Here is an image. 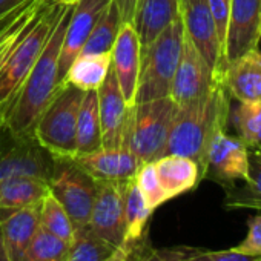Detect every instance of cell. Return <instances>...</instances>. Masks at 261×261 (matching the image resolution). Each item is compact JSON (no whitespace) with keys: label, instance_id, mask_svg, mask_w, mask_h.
<instances>
[{"label":"cell","instance_id":"23","mask_svg":"<svg viewBox=\"0 0 261 261\" xmlns=\"http://www.w3.org/2000/svg\"><path fill=\"white\" fill-rule=\"evenodd\" d=\"M154 211H151L142 192L136 183V178L127 181L123 198V218H124V237L123 247L136 249L143 240H146V229L149 218Z\"/></svg>","mask_w":261,"mask_h":261},{"label":"cell","instance_id":"31","mask_svg":"<svg viewBox=\"0 0 261 261\" xmlns=\"http://www.w3.org/2000/svg\"><path fill=\"white\" fill-rule=\"evenodd\" d=\"M40 214V227L48 230L49 233L62 238L66 243H71L75 235V227L63 209V206L57 201V198L48 192L39 207Z\"/></svg>","mask_w":261,"mask_h":261},{"label":"cell","instance_id":"22","mask_svg":"<svg viewBox=\"0 0 261 261\" xmlns=\"http://www.w3.org/2000/svg\"><path fill=\"white\" fill-rule=\"evenodd\" d=\"M180 0H140L133 25L142 46L149 45L178 17Z\"/></svg>","mask_w":261,"mask_h":261},{"label":"cell","instance_id":"16","mask_svg":"<svg viewBox=\"0 0 261 261\" xmlns=\"http://www.w3.org/2000/svg\"><path fill=\"white\" fill-rule=\"evenodd\" d=\"M97 97H98L103 148L106 149L123 148L130 108L124 101V97L120 91L118 82L112 69H109L105 82L98 86Z\"/></svg>","mask_w":261,"mask_h":261},{"label":"cell","instance_id":"11","mask_svg":"<svg viewBox=\"0 0 261 261\" xmlns=\"http://www.w3.org/2000/svg\"><path fill=\"white\" fill-rule=\"evenodd\" d=\"M126 185L127 181H97V195L86 226L94 235L117 249H124L123 198Z\"/></svg>","mask_w":261,"mask_h":261},{"label":"cell","instance_id":"25","mask_svg":"<svg viewBox=\"0 0 261 261\" xmlns=\"http://www.w3.org/2000/svg\"><path fill=\"white\" fill-rule=\"evenodd\" d=\"M75 139H77V155L89 154L103 148L97 89L85 91L79 109V117H77Z\"/></svg>","mask_w":261,"mask_h":261},{"label":"cell","instance_id":"39","mask_svg":"<svg viewBox=\"0 0 261 261\" xmlns=\"http://www.w3.org/2000/svg\"><path fill=\"white\" fill-rule=\"evenodd\" d=\"M133 250L134 249H120V252L117 253V256L112 261H130V256H133Z\"/></svg>","mask_w":261,"mask_h":261},{"label":"cell","instance_id":"42","mask_svg":"<svg viewBox=\"0 0 261 261\" xmlns=\"http://www.w3.org/2000/svg\"><path fill=\"white\" fill-rule=\"evenodd\" d=\"M7 45H8V43H7ZM7 45H5V46H7ZM5 46H4V48H5ZM4 48L0 49V53L4 51ZM0 121H4V106H0Z\"/></svg>","mask_w":261,"mask_h":261},{"label":"cell","instance_id":"14","mask_svg":"<svg viewBox=\"0 0 261 261\" xmlns=\"http://www.w3.org/2000/svg\"><path fill=\"white\" fill-rule=\"evenodd\" d=\"M111 2L112 0H77L74 4L59 57V85Z\"/></svg>","mask_w":261,"mask_h":261},{"label":"cell","instance_id":"3","mask_svg":"<svg viewBox=\"0 0 261 261\" xmlns=\"http://www.w3.org/2000/svg\"><path fill=\"white\" fill-rule=\"evenodd\" d=\"M65 5L45 0L0 56V106H7L40 57Z\"/></svg>","mask_w":261,"mask_h":261},{"label":"cell","instance_id":"15","mask_svg":"<svg viewBox=\"0 0 261 261\" xmlns=\"http://www.w3.org/2000/svg\"><path fill=\"white\" fill-rule=\"evenodd\" d=\"M261 40V0H229L226 60L258 46Z\"/></svg>","mask_w":261,"mask_h":261},{"label":"cell","instance_id":"5","mask_svg":"<svg viewBox=\"0 0 261 261\" xmlns=\"http://www.w3.org/2000/svg\"><path fill=\"white\" fill-rule=\"evenodd\" d=\"M177 108L171 97L136 103L129 109L123 148L143 163L163 157Z\"/></svg>","mask_w":261,"mask_h":261},{"label":"cell","instance_id":"29","mask_svg":"<svg viewBox=\"0 0 261 261\" xmlns=\"http://www.w3.org/2000/svg\"><path fill=\"white\" fill-rule=\"evenodd\" d=\"M120 249L94 235L88 227L75 230L65 261H112Z\"/></svg>","mask_w":261,"mask_h":261},{"label":"cell","instance_id":"21","mask_svg":"<svg viewBox=\"0 0 261 261\" xmlns=\"http://www.w3.org/2000/svg\"><path fill=\"white\" fill-rule=\"evenodd\" d=\"M160 185L168 200L189 192L203 180L198 165L181 155H163L154 162Z\"/></svg>","mask_w":261,"mask_h":261},{"label":"cell","instance_id":"40","mask_svg":"<svg viewBox=\"0 0 261 261\" xmlns=\"http://www.w3.org/2000/svg\"><path fill=\"white\" fill-rule=\"evenodd\" d=\"M0 261H11L10 256H8L5 243H4V240H2V235H0Z\"/></svg>","mask_w":261,"mask_h":261},{"label":"cell","instance_id":"28","mask_svg":"<svg viewBox=\"0 0 261 261\" xmlns=\"http://www.w3.org/2000/svg\"><path fill=\"white\" fill-rule=\"evenodd\" d=\"M229 124L237 130V137L249 151H261V100L238 101L237 108H230Z\"/></svg>","mask_w":261,"mask_h":261},{"label":"cell","instance_id":"6","mask_svg":"<svg viewBox=\"0 0 261 261\" xmlns=\"http://www.w3.org/2000/svg\"><path fill=\"white\" fill-rule=\"evenodd\" d=\"M85 91L62 82L51 101L34 124V139L53 155L72 159L77 155V117Z\"/></svg>","mask_w":261,"mask_h":261},{"label":"cell","instance_id":"10","mask_svg":"<svg viewBox=\"0 0 261 261\" xmlns=\"http://www.w3.org/2000/svg\"><path fill=\"white\" fill-rule=\"evenodd\" d=\"M249 172V149L227 130H218L214 136L204 162V177L218 183L223 189L233 186L238 180H246Z\"/></svg>","mask_w":261,"mask_h":261},{"label":"cell","instance_id":"36","mask_svg":"<svg viewBox=\"0 0 261 261\" xmlns=\"http://www.w3.org/2000/svg\"><path fill=\"white\" fill-rule=\"evenodd\" d=\"M232 249L243 255L261 258V214L249 220V230L246 238Z\"/></svg>","mask_w":261,"mask_h":261},{"label":"cell","instance_id":"9","mask_svg":"<svg viewBox=\"0 0 261 261\" xmlns=\"http://www.w3.org/2000/svg\"><path fill=\"white\" fill-rule=\"evenodd\" d=\"M178 14L186 36L212 68L214 77L221 80L227 63L217 37L207 0H180Z\"/></svg>","mask_w":261,"mask_h":261},{"label":"cell","instance_id":"4","mask_svg":"<svg viewBox=\"0 0 261 261\" xmlns=\"http://www.w3.org/2000/svg\"><path fill=\"white\" fill-rule=\"evenodd\" d=\"M183 23L178 17L149 45L142 46L136 103L171 97L174 75L183 46Z\"/></svg>","mask_w":261,"mask_h":261},{"label":"cell","instance_id":"32","mask_svg":"<svg viewBox=\"0 0 261 261\" xmlns=\"http://www.w3.org/2000/svg\"><path fill=\"white\" fill-rule=\"evenodd\" d=\"M69 243L39 227L20 261H65Z\"/></svg>","mask_w":261,"mask_h":261},{"label":"cell","instance_id":"34","mask_svg":"<svg viewBox=\"0 0 261 261\" xmlns=\"http://www.w3.org/2000/svg\"><path fill=\"white\" fill-rule=\"evenodd\" d=\"M136 183L142 192L146 206L151 211H155L159 206L168 201V197L160 185L154 162H146L140 166V169L136 174Z\"/></svg>","mask_w":261,"mask_h":261},{"label":"cell","instance_id":"18","mask_svg":"<svg viewBox=\"0 0 261 261\" xmlns=\"http://www.w3.org/2000/svg\"><path fill=\"white\" fill-rule=\"evenodd\" d=\"M229 95L237 101L261 100V53L253 48L227 62L221 77Z\"/></svg>","mask_w":261,"mask_h":261},{"label":"cell","instance_id":"26","mask_svg":"<svg viewBox=\"0 0 261 261\" xmlns=\"http://www.w3.org/2000/svg\"><path fill=\"white\" fill-rule=\"evenodd\" d=\"M226 209L261 211V151H249V172L244 185L224 189Z\"/></svg>","mask_w":261,"mask_h":261},{"label":"cell","instance_id":"20","mask_svg":"<svg viewBox=\"0 0 261 261\" xmlns=\"http://www.w3.org/2000/svg\"><path fill=\"white\" fill-rule=\"evenodd\" d=\"M130 261H261V258L243 255L233 249L209 250L191 246L154 249L145 240L137 246V249L133 250Z\"/></svg>","mask_w":261,"mask_h":261},{"label":"cell","instance_id":"17","mask_svg":"<svg viewBox=\"0 0 261 261\" xmlns=\"http://www.w3.org/2000/svg\"><path fill=\"white\" fill-rule=\"evenodd\" d=\"M72 160L97 181H129L136 178L137 171L143 165L139 157L124 148H101L89 154L75 155Z\"/></svg>","mask_w":261,"mask_h":261},{"label":"cell","instance_id":"24","mask_svg":"<svg viewBox=\"0 0 261 261\" xmlns=\"http://www.w3.org/2000/svg\"><path fill=\"white\" fill-rule=\"evenodd\" d=\"M49 192L48 180L17 175L0 181V209H20L40 206Z\"/></svg>","mask_w":261,"mask_h":261},{"label":"cell","instance_id":"37","mask_svg":"<svg viewBox=\"0 0 261 261\" xmlns=\"http://www.w3.org/2000/svg\"><path fill=\"white\" fill-rule=\"evenodd\" d=\"M115 4L118 13H120V19L123 23H133L134 20V14L137 10V5L140 0H112Z\"/></svg>","mask_w":261,"mask_h":261},{"label":"cell","instance_id":"38","mask_svg":"<svg viewBox=\"0 0 261 261\" xmlns=\"http://www.w3.org/2000/svg\"><path fill=\"white\" fill-rule=\"evenodd\" d=\"M27 0H0V17L5 16L7 13L16 10L22 4H25Z\"/></svg>","mask_w":261,"mask_h":261},{"label":"cell","instance_id":"30","mask_svg":"<svg viewBox=\"0 0 261 261\" xmlns=\"http://www.w3.org/2000/svg\"><path fill=\"white\" fill-rule=\"evenodd\" d=\"M121 23L123 22L120 19V13H118L115 4L111 2L109 7L101 14V17L98 19L94 30L91 31V34H89L88 40L85 42L80 54H106V53H111Z\"/></svg>","mask_w":261,"mask_h":261},{"label":"cell","instance_id":"35","mask_svg":"<svg viewBox=\"0 0 261 261\" xmlns=\"http://www.w3.org/2000/svg\"><path fill=\"white\" fill-rule=\"evenodd\" d=\"M209 10L215 23L217 37L226 60V39H227V27H229V0H207ZM227 63V60H226Z\"/></svg>","mask_w":261,"mask_h":261},{"label":"cell","instance_id":"7","mask_svg":"<svg viewBox=\"0 0 261 261\" xmlns=\"http://www.w3.org/2000/svg\"><path fill=\"white\" fill-rule=\"evenodd\" d=\"M48 185L49 192L68 212L75 230L85 229L97 195V180L83 171L72 159L54 157Z\"/></svg>","mask_w":261,"mask_h":261},{"label":"cell","instance_id":"19","mask_svg":"<svg viewBox=\"0 0 261 261\" xmlns=\"http://www.w3.org/2000/svg\"><path fill=\"white\" fill-rule=\"evenodd\" d=\"M40 206L0 209V235L11 261H20L40 227Z\"/></svg>","mask_w":261,"mask_h":261},{"label":"cell","instance_id":"1","mask_svg":"<svg viewBox=\"0 0 261 261\" xmlns=\"http://www.w3.org/2000/svg\"><path fill=\"white\" fill-rule=\"evenodd\" d=\"M72 7L65 5L40 57L4 108L5 124L17 137H34V124L59 88V57Z\"/></svg>","mask_w":261,"mask_h":261},{"label":"cell","instance_id":"33","mask_svg":"<svg viewBox=\"0 0 261 261\" xmlns=\"http://www.w3.org/2000/svg\"><path fill=\"white\" fill-rule=\"evenodd\" d=\"M43 2L45 0H27L16 10L0 17V49L23 30V27L31 20V17L36 14Z\"/></svg>","mask_w":261,"mask_h":261},{"label":"cell","instance_id":"27","mask_svg":"<svg viewBox=\"0 0 261 261\" xmlns=\"http://www.w3.org/2000/svg\"><path fill=\"white\" fill-rule=\"evenodd\" d=\"M111 69V53L80 54L74 59L63 82H68L82 91L98 89Z\"/></svg>","mask_w":261,"mask_h":261},{"label":"cell","instance_id":"2","mask_svg":"<svg viewBox=\"0 0 261 261\" xmlns=\"http://www.w3.org/2000/svg\"><path fill=\"white\" fill-rule=\"evenodd\" d=\"M229 112L230 95L223 82L215 77V83L206 95L177 108L163 155H181L194 160L204 177L207 148L218 130H227Z\"/></svg>","mask_w":261,"mask_h":261},{"label":"cell","instance_id":"8","mask_svg":"<svg viewBox=\"0 0 261 261\" xmlns=\"http://www.w3.org/2000/svg\"><path fill=\"white\" fill-rule=\"evenodd\" d=\"M54 157L34 139L11 134L7 124L0 130V181L17 175L49 180Z\"/></svg>","mask_w":261,"mask_h":261},{"label":"cell","instance_id":"41","mask_svg":"<svg viewBox=\"0 0 261 261\" xmlns=\"http://www.w3.org/2000/svg\"><path fill=\"white\" fill-rule=\"evenodd\" d=\"M60 4H63V5H74L77 0H59Z\"/></svg>","mask_w":261,"mask_h":261},{"label":"cell","instance_id":"13","mask_svg":"<svg viewBox=\"0 0 261 261\" xmlns=\"http://www.w3.org/2000/svg\"><path fill=\"white\" fill-rule=\"evenodd\" d=\"M142 43L133 23H121L111 49V69L115 74L120 91L129 108L136 105Z\"/></svg>","mask_w":261,"mask_h":261},{"label":"cell","instance_id":"12","mask_svg":"<svg viewBox=\"0 0 261 261\" xmlns=\"http://www.w3.org/2000/svg\"><path fill=\"white\" fill-rule=\"evenodd\" d=\"M214 83L215 77L212 68L185 33L181 54L172 82L171 98L178 106L191 103L206 95Z\"/></svg>","mask_w":261,"mask_h":261}]
</instances>
